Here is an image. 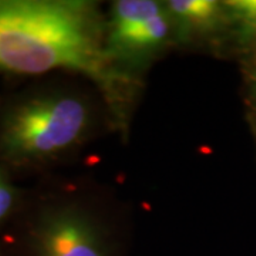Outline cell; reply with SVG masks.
I'll use <instances>...</instances> for the list:
<instances>
[{
	"label": "cell",
	"instance_id": "obj_2",
	"mask_svg": "<svg viewBox=\"0 0 256 256\" xmlns=\"http://www.w3.org/2000/svg\"><path fill=\"white\" fill-rule=\"evenodd\" d=\"M92 126V108L80 96H43L12 110L3 126L2 146L10 158L46 160L78 146Z\"/></svg>",
	"mask_w": 256,
	"mask_h": 256
},
{
	"label": "cell",
	"instance_id": "obj_3",
	"mask_svg": "<svg viewBox=\"0 0 256 256\" xmlns=\"http://www.w3.org/2000/svg\"><path fill=\"white\" fill-rule=\"evenodd\" d=\"M33 256H114L98 224L76 208L47 214L32 232Z\"/></svg>",
	"mask_w": 256,
	"mask_h": 256
},
{
	"label": "cell",
	"instance_id": "obj_9",
	"mask_svg": "<svg viewBox=\"0 0 256 256\" xmlns=\"http://www.w3.org/2000/svg\"><path fill=\"white\" fill-rule=\"evenodd\" d=\"M254 80H255L256 82V56H255V60H254Z\"/></svg>",
	"mask_w": 256,
	"mask_h": 256
},
{
	"label": "cell",
	"instance_id": "obj_6",
	"mask_svg": "<svg viewBox=\"0 0 256 256\" xmlns=\"http://www.w3.org/2000/svg\"><path fill=\"white\" fill-rule=\"evenodd\" d=\"M164 6L152 0H120L112 4L108 24L107 47L120 42L138 24L156 16Z\"/></svg>",
	"mask_w": 256,
	"mask_h": 256
},
{
	"label": "cell",
	"instance_id": "obj_7",
	"mask_svg": "<svg viewBox=\"0 0 256 256\" xmlns=\"http://www.w3.org/2000/svg\"><path fill=\"white\" fill-rule=\"evenodd\" d=\"M228 18L236 23L242 38L256 36V0H230L224 3Z\"/></svg>",
	"mask_w": 256,
	"mask_h": 256
},
{
	"label": "cell",
	"instance_id": "obj_1",
	"mask_svg": "<svg viewBox=\"0 0 256 256\" xmlns=\"http://www.w3.org/2000/svg\"><path fill=\"white\" fill-rule=\"evenodd\" d=\"M114 64L92 3L0 0V68L20 74L82 72L117 106L130 80Z\"/></svg>",
	"mask_w": 256,
	"mask_h": 256
},
{
	"label": "cell",
	"instance_id": "obj_8",
	"mask_svg": "<svg viewBox=\"0 0 256 256\" xmlns=\"http://www.w3.org/2000/svg\"><path fill=\"white\" fill-rule=\"evenodd\" d=\"M14 191L4 175L0 172V220H3L13 210L14 205Z\"/></svg>",
	"mask_w": 256,
	"mask_h": 256
},
{
	"label": "cell",
	"instance_id": "obj_5",
	"mask_svg": "<svg viewBox=\"0 0 256 256\" xmlns=\"http://www.w3.org/2000/svg\"><path fill=\"white\" fill-rule=\"evenodd\" d=\"M165 10L182 36H201L215 32L226 18L224 3L215 0H170Z\"/></svg>",
	"mask_w": 256,
	"mask_h": 256
},
{
	"label": "cell",
	"instance_id": "obj_4",
	"mask_svg": "<svg viewBox=\"0 0 256 256\" xmlns=\"http://www.w3.org/2000/svg\"><path fill=\"white\" fill-rule=\"evenodd\" d=\"M171 32L172 22L164 6L160 13L138 24L120 42L107 47V50L114 60L144 58L156 52H160L168 43Z\"/></svg>",
	"mask_w": 256,
	"mask_h": 256
}]
</instances>
